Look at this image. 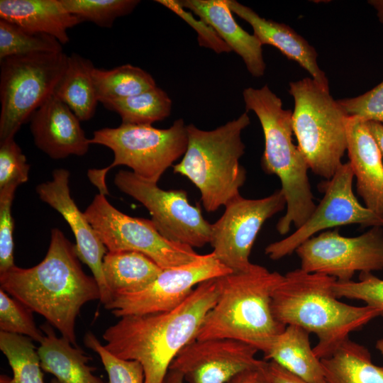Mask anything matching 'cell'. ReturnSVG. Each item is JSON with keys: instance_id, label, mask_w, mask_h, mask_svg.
I'll list each match as a JSON object with an SVG mask.
<instances>
[{"instance_id": "6da1fadb", "label": "cell", "mask_w": 383, "mask_h": 383, "mask_svg": "<svg viewBox=\"0 0 383 383\" xmlns=\"http://www.w3.org/2000/svg\"><path fill=\"white\" fill-rule=\"evenodd\" d=\"M75 245L58 228L51 230L44 259L30 268L14 266L0 273L1 289L43 316L77 346L75 323L82 307L101 299L96 280L83 270Z\"/></svg>"}, {"instance_id": "7a4b0ae2", "label": "cell", "mask_w": 383, "mask_h": 383, "mask_svg": "<svg viewBox=\"0 0 383 383\" xmlns=\"http://www.w3.org/2000/svg\"><path fill=\"white\" fill-rule=\"evenodd\" d=\"M217 296L214 278L199 284L172 310L123 316L104 331V347L119 358L138 362L144 383H162L177 355L196 339Z\"/></svg>"}, {"instance_id": "3957f363", "label": "cell", "mask_w": 383, "mask_h": 383, "mask_svg": "<svg viewBox=\"0 0 383 383\" xmlns=\"http://www.w3.org/2000/svg\"><path fill=\"white\" fill-rule=\"evenodd\" d=\"M335 281L328 275L296 269L283 275L272 296L273 314L279 323L299 326L317 336L313 351L320 360L331 355L351 332L382 314L367 305L340 301L333 290Z\"/></svg>"}, {"instance_id": "277c9868", "label": "cell", "mask_w": 383, "mask_h": 383, "mask_svg": "<svg viewBox=\"0 0 383 383\" xmlns=\"http://www.w3.org/2000/svg\"><path fill=\"white\" fill-rule=\"evenodd\" d=\"M283 275L252 264L243 272L216 278L218 296L196 339L231 338L263 353L286 326L274 317L272 296Z\"/></svg>"}, {"instance_id": "5b68a950", "label": "cell", "mask_w": 383, "mask_h": 383, "mask_svg": "<svg viewBox=\"0 0 383 383\" xmlns=\"http://www.w3.org/2000/svg\"><path fill=\"white\" fill-rule=\"evenodd\" d=\"M243 96L246 111L256 114L263 131L262 168L281 182L287 209L276 228L279 234L285 235L292 225L296 228L301 226L316 206L308 177L309 165L292 141V111L283 109L282 100L267 85L246 88Z\"/></svg>"}, {"instance_id": "8992f818", "label": "cell", "mask_w": 383, "mask_h": 383, "mask_svg": "<svg viewBox=\"0 0 383 383\" xmlns=\"http://www.w3.org/2000/svg\"><path fill=\"white\" fill-rule=\"evenodd\" d=\"M247 113L211 131L187 126L188 144L173 172L187 177L199 190L204 209L213 212L240 194L246 172L239 164L245 152L242 131L250 124Z\"/></svg>"}, {"instance_id": "52a82bcc", "label": "cell", "mask_w": 383, "mask_h": 383, "mask_svg": "<svg viewBox=\"0 0 383 383\" xmlns=\"http://www.w3.org/2000/svg\"><path fill=\"white\" fill-rule=\"evenodd\" d=\"M294 100V134L312 172L331 179L343 164L347 150L348 116L329 92V87L306 77L289 83Z\"/></svg>"}, {"instance_id": "ba28073f", "label": "cell", "mask_w": 383, "mask_h": 383, "mask_svg": "<svg viewBox=\"0 0 383 383\" xmlns=\"http://www.w3.org/2000/svg\"><path fill=\"white\" fill-rule=\"evenodd\" d=\"M89 142L110 148L114 155L113 162L107 167L90 169L87 172L90 182L106 196L109 194L106 174L118 165L127 166L137 176L157 183L164 172L184 155L188 135L187 125L180 118L165 129L124 123L103 128L94 132Z\"/></svg>"}, {"instance_id": "9c48e42d", "label": "cell", "mask_w": 383, "mask_h": 383, "mask_svg": "<svg viewBox=\"0 0 383 383\" xmlns=\"http://www.w3.org/2000/svg\"><path fill=\"white\" fill-rule=\"evenodd\" d=\"M67 54L35 52L0 60V142L14 138L50 97L64 74Z\"/></svg>"}, {"instance_id": "30bf717a", "label": "cell", "mask_w": 383, "mask_h": 383, "mask_svg": "<svg viewBox=\"0 0 383 383\" xmlns=\"http://www.w3.org/2000/svg\"><path fill=\"white\" fill-rule=\"evenodd\" d=\"M84 214L109 252H138L162 269L187 264L200 256L192 248L165 238L151 220L121 212L102 194L94 196Z\"/></svg>"}, {"instance_id": "8fae6325", "label": "cell", "mask_w": 383, "mask_h": 383, "mask_svg": "<svg viewBox=\"0 0 383 383\" xmlns=\"http://www.w3.org/2000/svg\"><path fill=\"white\" fill-rule=\"evenodd\" d=\"M116 187L141 203L150 212L159 233L168 240L192 248L210 243L211 224L199 206H192L186 191L164 190L133 172L119 170L114 177Z\"/></svg>"}, {"instance_id": "7c38bea8", "label": "cell", "mask_w": 383, "mask_h": 383, "mask_svg": "<svg viewBox=\"0 0 383 383\" xmlns=\"http://www.w3.org/2000/svg\"><path fill=\"white\" fill-rule=\"evenodd\" d=\"M354 174L348 162L343 163L335 174L319 185L324 195L304 223L289 236L269 244L265 253L272 260L294 252L317 233L337 226L360 224L362 227H383V216L362 206L356 198Z\"/></svg>"}, {"instance_id": "4fadbf2b", "label": "cell", "mask_w": 383, "mask_h": 383, "mask_svg": "<svg viewBox=\"0 0 383 383\" xmlns=\"http://www.w3.org/2000/svg\"><path fill=\"white\" fill-rule=\"evenodd\" d=\"M295 252L304 272L350 281L356 272L383 270V228L374 226L355 237L343 236L338 229L323 231L306 240Z\"/></svg>"}, {"instance_id": "5bb4252c", "label": "cell", "mask_w": 383, "mask_h": 383, "mask_svg": "<svg viewBox=\"0 0 383 383\" xmlns=\"http://www.w3.org/2000/svg\"><path fill=\"white\" fill-rule=\"evenodd\" d=\"M285 207L286 200L280 189L258 199H245L240 194L235 196L211 224L212 252L233 272L248 270L252 264L250 252L262 225Z\"/></svg>"}, {"instance_id": "9a60e30c", "label": "cell", "mask_w": 383, "mask_h": 383, "mask_svg": "<svg viewBox=\"0 0 383 383\" xmlns=\"http://www.w3.org/2000/svg\"><path fill=\"white\" fill-rule=\"evenodd\" d=\"M233 272L211 252L191 262L163 269L143 289L113 296L104 306L117 317L143 315L174 309L201 282Z\"/></svg>"}, {"instance_id": "2e32d148", "label": "cell", "mask_w": 383, "mask_h": 383, "mask_svg": "<svg viewBox=\"0 0 383 383\" xmlns=\"http://www.w3.org/2000/svg\"><path fill=\"white\" fill-rule=\"evenodd\" d=\"M253 346L231 338L195 339L177 355L170 369L186 383H227L238 373L261 365Z\"/></svg>"}, {"instance_id": "e0dca14e", "label": "cell", "mask_w": 383, "mask_h": 383, "mask_svg": "<svg viewBox=\"0 0 383 383\" xmlns=\"http://www.w3.org/2000/svg\"><path fill=\"white\" fill-rule=\"evenodd\" d=\"M70 172L63 168L53 170L52 179L36 187L39 198L56 210L70 226L75 238V249L79 260L91 270L101 293V302L106 306L112 296L103 272V260L106 248L97 233L81 212L70 195Z\"/></svg>"}, {"instance_id": "ac0fdd59", "label": "cell", "mask_w": 383, "mask_h": 383, "mask_svg": "<svg viewBox=\"0 0 383 383\" xmlns=\"http://www.w3.org/2000/svg\"><path fill=\"white\" fill-rule=\"evenodd\" d=\"M30 129L36 147L50 157L83 156L91 145L80 120L54 95L49 97L30 118Z\"/></svg>"}, {"instance_id": "d6986e66", "label": "cell", "mask_w": 383, "mask_h": 383, "mask_svg": "<svg viewBox=\"0 0 383 383\" xmlns=\"http://www.w3.org/2000/svg\"><path fill=\"white\" fill-rule=\"evenodd\" d=\"M347 151L356 188L365 206L383 216V163L381 150L366 121L348 116Z\"/></svg>"}, {"instance_id": "ffe728a7", "label": "cell", "mask_w": 383, "mask_h": 383, "mask_svg": "<svg viewBox=\"0 0 383 383\" xmlns=\"http://www.w3.org/2000/svg\"><path fill=\"white\" fill-rule=\"evenodd\" d=\"M212 27L219 37L244 61L248 71L255 77L264 75L266 65L262 45L254 35L243 30L235 21L226 0L177 1Z\"/></svg>"}, {"instance_id": "44dd1931", "label": "cell", "mask_w": 383, "mask_h": 383, "mask_svg": "<svg viewBox=\"0 0 383 383\" xmlns=\"http://www.w3.org/2000/svg\"><path fill=\"white\" fill-rule=\"evenodd\" d=\"M231 11L248 22L253 35L262 45L277 48L289 59L296 61L323 87H329L328 80L317 63L318 54L302 36L289 26L260 16L252 9L235 0H226Z\"/></svg>"}, {"instance_id": "7402d4cb", "label": "cell", "mask_w": 383, "mask_h": 383, "mask_svg": "<svg viewBox=\"0 0 383 383\" xmlns=\"http://www.w3.org/2000/svg\"><path fill=\"white\" fill-rule=\"evenodd\" d=\"M0 19L52 36L62 45L70 40L67 30L82 22L60 0H1Z\"/></svg>"}, {"instance_id": "603a6c76", "label": "cell", "mask_w": 383, "mask_h": 383, "mask_svg": "<svg viewBox=\"0 0 383 383\" xmlns=\"http://www.w3.org/2000/svg\"><path fill=\"white\" fill-rule=\"evenodd\" d=\"M44 337L38 348L43 371L52 374L59 383H104L93 373L90 358L67 338L57 336L53 327L45 322L40 327Z\"/></svg>"}, {"instance_id": "cb8c5ba5", "label": "cell", "mask_w": 383, "mask_h": 383, "mask_svg": "<svg viewBox=\"0 0 383 383\" xmlns=\"http://www.w3.org/2000/svg\"><path fill=\"white\" fill-rule=\"evenodd\" d=\"M309 333L288 325L264 353L265 360L273 361L308 383H328L321 360L313 353Z\"/></svg>"}, {"instance_id": "d4e9b609", "label": "cell", "mask_w": 383, "mask_h": 383, "mask_svg": "<svg viewBox=\"0 0 383 383\" xmlns=\"http://www.w3.org/2000/svg\"><path fill=\"white\" fill-rule=\"evenodd\" d=\"M162 270L152 259L135 251H108L103 260L104 276L112 297L143 289Z\"/></svg>"}, {"instance_id": "484cf974", "label": "cell", "mask_w": 383, "mask_h": 383, "mask_svg": "<svg viewBox=\"0 0 383 383\" xmlns=\"http://www.w3.org/2000/svg\"><path fill=\"white\" fill-rule=\"evenodd\" d=\"M371 357L365 346L348 338L321 362L328 383H383V367Z\"/></svg>"}, {"instance_id": "4316f807", "label": "cell", "mask_w": 383, "mask_h": 383, "mask_svg": "<svg viewBox=\"0 0 383 383\" xmlns=\"http://www.w3.org/2000/svg\"><path fill=\"white\" fill-rule=\"evenodd\" d=\"M95 67L89 59L73 53L53 94L82 121L91 118L99 102L92 78Z\"/></svg>"}, {"instance_id": "83f0119b", "label": "cell", "mask_w": 383, "mask_h": 383, "mask_svg": "<svg viewBox=\"0 0 383 383\" xmlns=\"http://www.w3.org/2000/svg\"><path fill=\"white\" fill-rule=\"evenodd\" d=\"M92 78L101 103L136 95L157 87L148 72L130 64L111 70L94 67Z\"/></svg>"}, {"instance_id": "f1b7e54d", "label": "cell", "mask_w": 383, "mask_h": 383, "mask_svg": "<svg viewBox=\"0 0 383 383\" xmlns=\"http://www.w3.org/2000/svg\"><path fill=\"white\" fill-rule=\"evenodd\" d=\"M101 104L107 109L117 113L124 124L152 125L167 118L172 110L171 99L158 87Z\"/></svg>"}, {"instance_id": "f546056e", "label": "cell", "mask_w": 383, "mask_h": 383, "mask_svg": "<svg viewBox=\"0 0 383 383\" xmlns=\"http://www.w3.org/2000/svg\"><path fill=\"white\" fill-rule=\"evenodd\" d=\"M0 349L11 368V383H45L38 348L33 340L0 331Z\"/></svg>"}, {"instance_id": "4dcf8cb0", "label": "cell", "mask_w": 383, "mask_h": 383, "mask_svg": "<svg viewBox=\"0 0 383 383\" xmlns=\"http://www.w3.org/2000/svg\"><path fill=\"white\" fill-rule=\"evenodd\" d=\"M58 52H62V45L54 37L0 19V60L13 55Z\"/></svg>"}, {"instance_id": "1f68e13d", "label": "cell", "mask_w": 383, "mask_h": 383, "mask_svg": "<svg viewBox=\"0 0 383 383\" xmlns=\"http://www.w3.org/2000/svg\"><path fill=\"white\" fill-rule=\"evenodd\" d=\"M65 9L82 21L111 28L115 20L130 14L140 3L138 0H60Z\"/></svg>"}, {"instance_id": "d6a6232c", "label": "cell", "mask_w": 383, "mask_h": 383, "mask_svg": "<svg viewBox=\"0 0 383 383\" xmlns=\"http://www.w3.org/2000/svg\"><path fill=\"white\" fill-rule=\"evenodd\" d=\"M0 289V330L30 338L39 343L44 337L33 318V311L21 301Z\"/></svg>"}, {"instance_id": "836d02e7", "label": "cell", "mask_w": 383, "mask_h": 383, "mask_svg": "<svg viewBox=\"0 0 383 383\" xmlns=\"http://www.w3.org/2000/svg\"><path fill=\"white\" fill-rule=\"evenodd\" d=\"M84 343L100 357L107 372L108 383H144L143 370L138 362L115 356L91 332L85 334Z\"/></svg>"}, {"instance_id": "e575fe53", "label": "cell", "mask_w": 383, "mask_h": 383, "mask_svg": "<svg viewBox=\"0 0 383 383\" xmlns=\"http://www.w3.org/2000/svg\"><path fill=\"white\" fill-rule=\"evenodd\" d=\"M335 295L338 298L360 300L366 305L380 310L383 317V279L372 272H360L359 281H335L333 285Z\"/></svg>"}, {"instance_id": "d590c367", "label": "cell", "mask_w": 383, "mask_h": 383, "mask_svg": "<svg viewBox=\"0 0 383 383\" xmlns=\"http://www.w3.org/2000/svg\"><path fill=\"white\" fill-rule=\"evenodd\" d=\"M18 186L11 184L0 189V273L15 266L11 206Z\"/></svg>"}, {"instance_id": "8d00e7d4", "label": "cell", "mask_w": 383, "mask_h": 383, "mask_svg": "<svg viewBox=\"0 0 383 383\" xmlns=\"http://www.w3.org/2000/svg\"><path fill=\"white\" fill-rule=\"evenodd\" d=\"M30 165L14 138L0 142V189L28 179Z\"/></svg>"}, {"instance_id": "74e56055", "label": "cell", "mask_w": 383, "mask_h": 383, "mask_svg": "<svg viewBox=\"0 0 383 383\" xmlns=\"http://www.w3.org/2000/svg\"><path fill=\"white\" fill-rule=\"evenodd\" d=\"M337 102L348 116L383 124V81L360 96L338 99Z\"/></svg>"}, {"instance_id": "f35d334b", "label": "cell", "mask_w": 383, "mask_h": 383, "mask_svg": "<svg viewBox=\"0 0 383 383\" xmlns=\"http://www.w3.org/2000/svg\"><path fill=\"white\" fill-rule=\"evenodd\" d=\"M156 2L172 10L191 25L198 33V41L201 46L210 48L217 53L232 51L212 27L201 19L196 20L192 13L187 12L179 5L177 1L157 0Z\"/></svg>"}, {"instance_id": "ab89813d", "label": "cell", "mask_w": 383, "mask_h": 383, "mask_svg": "<svg viewBox=\"0 0 383 383\" xmlns=\"http://www.w3.org/2000/svg\"><path fill=\"white\" fill-rule=\"evenodd\" d=\"M264 369L272 383H308L271 360H265Z\"/></svg>"}, {"instance_id": "60d3db41", "label": "cell", "mask_w": 383, "mask_h": 383, "mask_svg": "<svg viewBox=\"0 0 383 383\" xmlns=\"http://www.w3.org/2000/svg\"><path fill=\"white\" fill-rule=\"evenodd\" d=\"M265 362L238 373L227 383H272L264 369Z\"/></svg>"}, {"instance_id": "b9f144b4", "label": "cell", "mask_w": 383, "mask_h": 383, "mask_svg": "<svg viewBox=\"0 0 383 383\" xmlns=\"http://www.w3.org/2000/svg\"><path fill=\"white\" fill-rule=\"evenodd\" d=\"M366 123L383 155V124L374 121H366Z\"/></svg>"}, {"instance_id": "7bdbcfd3", "label": "cell", "mask_w": 383, "mask_h": 383, "mask_svg": "<svg viewBox=\"0 0 383 383\" xmlns=\"http://www.w3.org/2000/svg\"><path fill=\"white\" fill-rule=\"evenodd\" d=\"M162 383H186V381L182 374L170 369Z\"/></svg>"}, {"instance_id": "ee69618b", "label": "cell", "mask_w": 383, "mask_h": 383, "mask_svg": "<svg viewBox=\"0 0 383 383\" xmlns=\"http://www.w3.org/2000/svg\"><path fill=\"white\" fill-rule=\"evenodd\" d=\"M369 3L377 10L379 20L383 23V0L370 1Z\"/></svg>"}, {"instance_id": "f6af8a7d", "label": "cell", "mask_w": 383, "mask_h": 383, "mask_svg": "<svg viewBox=\"0 0 383 383\" xmlns=\"http://www.w3.org/2000/svg\"><path fill=\"white\" fill-rule=\"evenodd\" d=\"M375 347L383 356V338L379 339L377 341Z\"/></svg>"}, {"instance_id": "bcb514c9", "label": "cell", "mask_w": 383, "mask_h": 383, "mask_svg": "<svg viewBox=\"0 0 383 383\" xmlns=\"http://www.w3.org/2000/svg\"><path fill=\"white\" fill-rule=\"evenodd\" d=\"M0 383H11V378L5 374H1Z\"/></svg>"}, {"instance_id": "7dc6e473", "label": "cell", "mask_w": 383, "mask_h": 383, "mask_svg": "<svg viewBox=\"0 0 383 383\" xmlns=\"http://www.w3.org/2000/svg\"><path fill=\"white\" fill-rule=\"evenodd\" d=\"M50 383H59V382H57V380L55 378H54V379H52L51 380Z\"/></svg>"}]
</instances>
